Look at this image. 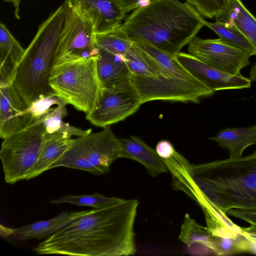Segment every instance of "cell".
<instances>
[{"mask_svg": "<svg viewBox=\"0 0 256 256\" xmlns=\"http://www.w3.org/2000/svg\"><path fill=\"white\" fill-rule=\"evenodd\" d=\"M138 201L118 202L72 222L40 242L37 254L77 256H130L136 252L134 224Z\"/></svg>", "mask_w": 256, "mask_h": 256, "instance_id": "1", "label": "cell"}, {"mask_svg": "<svg viewBox=\"0 0 256 256\" xmlns=\"http://www.w3.org/2000/svg\"><path fill=\"white\" fill-rule=\"evenodd\" d=\"M176 184L200 206H212L226 214L230 209L256 212V150L198 164L186 162Z\"/></svg>", "mask_w": 256, "mask_h": 256, "instance_id": "2", "label": "cell"}, {"mask_svg": "<svg viewBox=\"0 0 256 256\" xmlns=\"http://www.w3.org/2000/svg\"><path fill=\"white\" fill-rule=\"evenodd\" d=\"M204 20L186 2L152 0L126 18L122 28L133 41H142L175 56L196 36Z\"/></svg>", "mask_w": 256, "mask_h": 256, "instance_id": "3", "label": "cell"}, {"mask_svg": "<svg viewBox=\"0 0 256 256\" xmlns=\"http://www.w3.org/2000/svg\"><path fill=\"white\" fill-rule=\"evenodd\" d=\"M67 7L68 0H64L40 25L15 70L12 84L28 106L37 100L56 95L49 80Z\"/></svg>", "mask_w": 256, "mask_h": 256, "instance_id": "4", "label": "cell"}, {"mask_svg": "<svg viewBox=\"0 0 256 256\" xmlns=\"http://www.w3.org/2000/svg\"><path fill=\"white\" fill-rule=\"evenodd\" d=\"M96 58L55 64L49 80L55 94L66 104L88 114L96 106L102 90Z\"/></svg>", "mask_w": 256, "mask_h": 256, "instance_id": "5", "label": "cell"}, {"mask_svg": "<svg viewBox=\"0 0 256 256\" xmlns=\"http://www.w3.org/2000/svg\"><path fill=\"white\" fill-rule=\"evenodd\" d=\"M46 133L42 123L34 124L4 140L0 158L6 183L26 179L38 160Z\"/></svg>", "mask_w": 256, "mask_h": 256, "instance_id": "6", "label": "cell"}, {"mask_svg": "<svg viewBox=\"0 0 256 256\" xmlns=\"http://www.w3.org/2000/svg\"><path fill=\"white\" fill-rule=\"evenodd\" d=\"M96 30L92 21L68 0V7L55 52L54 65L98 57Z\"/></svg>", "mask_w": 256, "mask_h": 256, "instance_id": "7", "label": "cell"}, {"mask_svg": "<svg viewBox=\"0 0 256 256\" xmlns=\"http://www.w3.org/2000/svg\"><path fill=\"white\" fill-rule=\"evenodd\" d=\"M130 80L142 104L154 100L199 103L214 93L197 80L132 76Z\"/></svg>", "mask_w": 256, "mask_h": 256, "instance_id": "8", "label": "cell"}, {"mask_svg": "<svg viewBox=\"0 0 256 256\" xmlns=\"http://www.w3.org/2000/svg\"><path fill=\"white\" fill-rule=\"evenodd\" d=\"M142 104L130 80L113 88L102 89L96 106L86 118L92 124L104 128L124 120Z\"/></svg>", "mask_w": 256, "mask_h": 256, "instance_id": "9", "label": "cell"}, {"mask_svg": "<svg viewBox=\"0 0 256 256\" xmlns=\"http://www.w3.org/2000/svg\"><path fill=\"white\" fill-rule=\"evenodd\" d=\"M190 54L207 64L234 75L248 66L250 55L220 38L203 39L194 36L188 44Z\"/></svg>", "mask_w": 256, "mask_h": 256, "instance_id": "10", "label": "cell"}, {"mask_svg": "<svg viewBox=\"0 0 256 256\" xmlns=\"http://www.w3.org/2000/svg\"><path fill=\"white\" fill-rule=\"evenodd\" d=\"M100 132L72 138V144L82 153L101 174L110 171L112 164L120 158V139L110 126Z\"/></svg>", "mask_w": 256, "mask_h": 256, "instance_id": "11", "label": "cell"}, {"mask_svg": "<svg viewBox=\"0 0 256 256\" xmlns=\"http://www.w3.org/2000/svg\"><path fill=\"white\" fill-rule=\"evenodd\" d=\"M175 58L194 78L214 92L242 90L251 86L250 79L242 74L234 75L224 72L207 64L190 54L180 52Z\"/></svg>", "mask_w": 256, "mask_h": 256, "instance_id": "12", "label": "cell"}, {"mask_svg": "<svg viewBox=\"0 0 256 256\" xmlns=\"http://www.w3.org/2000/svg\"><path fill=\"white\" fill-rule=\"evenodd\" d=\"M28 106L12 84L0 86V136L4 140L34 122Z\"/></svg>", "mask_w": 256, "mask_h": 256, "instance_id": "13", "label": "cell"}, {"mask_svg": "<svg viewBox=\"0 0 256 256\" xmlns=\"http://www.w3.org/2000/svg\"><path fill=\"white\" fill-rule=\"evenodd\" d=\"M70 3L94 23L96 33L122 25L126 14L115 0H69Z\"/></svg>", "mask_w": 256, "mask_h": 256, "instance_id": "14", "label": "cell"}, {"mask_svg": "<svg viewBox=\"0 0 256 256\" xmlns=\"http://www.w3.org/2000/svg\"><path fill=\"white\" fill-rule=\"evenodd\" d=\"M92 211L62 212L54 218L37 222L19 228H10L4 227V236H12L14 238L21 241L31 238H44Z\"/></svg>", "mask_w": 256, "mask_h": 256, "instance_id": "15", "label": "cell"}, {"mask_svg": "<svg viewBox=\"0 0 256 256\" xmlns=\"http://www.w3.org/2000/svg\"><path fill=\"white\" fill-rule=\"evenodd\" d=\"M120 158L131 159L142 164L152 176L166 173L168 168L156 150L147 145L140 138L130 136L120 139Z\"/></svg>", "mask_w": 256, "mask_h": 256, "instance_id": "16", "label": "cell"}, {"mask_svg": "<svg viewBox=\"0 0 256 256\" xmlns=\"http://www.w3.org/2000/svg\"><path fill=\"white\" fill-rule=\"evenodd\" d=\"M97 72L102 89H111L130 80L132 74L124 56L99 48Z\"/></svg>", "mask_w": 256, "mask_h": 256, "instance_id": "17", "label": "cell"}, {"mask_svg": "<svg viewBox=\"0 0 256 256\" xmlns=\"http://www.w3.org/2000/svg\"><path fill=\"white\" fill-rule=\"evenodd\" d=\"M216 22L232 26L256 49V18L241 0H228L226 8L216 16Z\"/></svg>", "mask_w": 256, "mask_h": 256, "instance_id": "18", "label": "cell"}, {"mask_svg": "<svg viewBox=\"0 0 256 256\" xmlns=\"http://www.w3.org/2000/svg\"><path fill=\"white\" fill-rule=\"evenodd\" d=\"M0 86L12 84L15 70L25 52L6 26L0 24Z\"/></svg>", "mask_w": 256, "mask_h": 256, "instance_id": "19", "label": "cell"}, {"mask_svg": "<svg viewBox=\"0 0 256 256\" xmlns=\"http://www.w3.org/2000/svg\"><path fill=\"white\" fill-rule=\"evenodd\" d=\"M72 136L63 134L46 132L38 160L26 180L38 176L56 162L70 146Z\"/></svg>", "mask_w": 256, "mask_h": 256, "instance_id": "20", "label": "cell"}, {"mask_svg": "<svg viewBox=\"0 0 256 256\" xmlns=\"http://www.w3.org/2000/svg\"><path fill=\"white\" fill-rule=\"evenodd\" d=\"M208 139L228 150L229 158L241 157L248 147L256 144V124L246 128H228L222 130L216 136Z\"/></svg>", "mask_w": 256, "mask_h": 256, "instance_id": "21", "label": "cell"}, {"mask_svg": "<svg viewBox=\"0 0 256 256\" xmlns=\"http://www.w3.org/2000/svg\"><path fill=\"white\" fill-rule=\"evenodd\" d=\"M124 57L132 76L172 78L151 56L134 42Z\"/></svg>", "mask_w": 256, "mask_h": 256, "instance_id": "22", "label": "cell"}, {"mask_svg": "<svg viewBox=\"0 0 256 256\" xmlns=\"http://www.w3.org/2000/svg\"><path fill=\"white\" fill-rule=\"evenodd\" d=\"M68 114L66 104L58 106L52 108L48 113L34 124L42 123L48 134L58 133L80 137L92 132L91 128L84 130L65 122L62 119Z\"/></svg>", "mask_w": 256, "mask_h": 256, "instance_id": "23", "label": "cell"}, {"mask_svg": "<svg viewBox=\"0 0 256 256\" xmlns=\"http://www.w3.org/2000/svg\"><path fill=\"white\" fill-rule=\"evenodd\" d=\"M134 43L151 56L172 78L196 80L180 64L175 56H172L151 44L142 41Z\"/></svg>", "mask_w": 256, "mask_h": 256, "instance_id": "24", "label": "cell"}, {"mask_svg": "<svg viewBox=\"0 0 256 256\" xmlns=\"http://www.w3.org/2000/svg\"><path fill=\"white\" fill-rule=\"evenodd\" d=\"M97 47L108 52L124 56L134 42L122 28V26L110 30L96 33Z\"/></svg>", "mask_w": 256, "mask_h": 256, "instance_id": "25", "label": "cell"}, {"mask_svg": "<svg viewBox=\"0 0 256 256\" xmlns=\"http://www.w3.org/2000/svg\"><path fill=\"white\" fill-rule=\"evenodd\" d=\"M178 239L186 246L194 243L205 244L210 247L216 254L214 236L208 228L198 224L188 214L185 216Z\"/></svg>", "mask_w": 256, "mask_h": 256, "instance_id": "26", "label": "cell"}, {"mask_svg": "<svg viewBox=\"0 0 256 256\" xmlns=\"http://www.w3.org/2000/svg\"><path fill=\"white\" fill-rule=\"evenodd\" d=\"M206 26L214 31L219 38L247 52L250 56H256V49L252 44L237 30L222 23L204 22Z\"/></svg>", "mask_w": 256, "mask_h": 256, "instance_id": "27", "label": "cell"}, {"mask_svg": "<svg viewBox=\"0 0 256 256\" xmlns=\"http://www.w3.org/2000/svg\"><path fill=\"white\" fill-rule=\"evenodd\" d=\"M122 198L117 197H107L98 193L92 194L67 195L58 199L51 200L52 204H70L80 206H92L100 209L112 206Z\"/></svg>", "mask_w": 256, "mask_h": 256, "instance_id": "28", "label": "cell"}, {"mask_svg": "<svg viewBox=\"0 0 256 256\" xmlns=\"http://www.w3.org/2000/svg\"><path fill=\"white\" fill-rule=\"evenodd\" d=\"M58 166L79 169L95 174H101L85 156L72 144V142L66 151L56 162L50 166L49 170Z\"/></svg>", "mask_w": 256, "mask_h": 256, "instance_id": "29", "label": "cell"}, {"mask_svg": "<svg viewBox=\"0 0 256 256\" xmlns=\"http://www.w3.org/2000/svg\"><path fill=\"white\" fill-rule=\"evenodd\" d=\"M202 17L212 18L226 7L228 0H185Z\"/></svg>", "mask_w": 256, "mask_h": 256, "instance_id": "30", "label": "cell"}, {"mask_svg": "<svg viewBox=\"0 0 256 256\" xmlns=\"http://www.w3.org/2000/svg\"><path fill=\"white\" fill-rule=\"evenodd\" d=\"M66 104L56 95L44 97L32 102L28 106V110L32 114L34 122H37L48 113L54 105L60 106Z\"/></svg>", "mask_w": 256, "mask_h": 256, "instance_id": "31", "label": "cell"}, {"mask_svg": "<svg viewBox=\"0 0 256 256\" xmlns=\"http://www.w3.org/2000/svg\"><path fill=\"white\" fill-rule=\"evenodd\" d=\"M156 151L162 160L171 158L176 152L173 144L168 140L159 141L156 145Z\"/></svg>", "mask_w": 256, "mask_h": 256, "instance_id": "32", "label": "cell"}, {"mask_svg": "<svg viewBox=\"0 0 256 256\" xmlns=\"http://www.w3.org/2000/svg\"><path fill=\"white\" fill-rule=\"evenodd\" d=\"M186 251L188 253L192 255H216L214 251L210 247L200 243H194L187 246Z\"/></svg>", "mask_w": 256, "mask_h": 256, "instance_id": "33", "label": "cell"}, {"mask_svg": "<svg viewBox=\"0 0 256 256\" xmlns=\"http://www.w3.org/2000/svg\"><path fill=\"white\" fill-rule=\"evenodd\" d=\"M123 12L126 14L137 8L138 0H115Z\"/></svg>", "mask_w": 256, "mask_h": 256, "instance_id": "34", "label": "cell"}, {"mask_svg": "<svg viewBox=\"0 0 256 256\" xmlns=\"http://www.w3.org/2000/svg\"><path fill=\"white\" fill-rule=\"evenodd\" d=\"M4 2H12L14 6V16L15 17L18 19L20 20V17L19 15V12H20V8H19V6L20 2L21 0H3Z\"/></svg>", "mask_w": 256, "mask_h": 256, "instance_id": "35", "label": "cell"}, {"mask_svg": "<svg viewBox=\"0 0 256 256\" xmlns=\"http://www.w3.org/2000/svg\"><path fill=\"white\" fill-rule=\"evenodd\" d=\"M249 78L252 82H256V62L250 68L249 74Z\"/></svg>", "mask_w": 256, "mask_h": 256, "instance_id": "36", "label": "cell"}, {"mask_svg": "<svg viewBox=\"0 0 256 256\" xmlns=\"http://www.w3.org/2000/svg\"><path fill=\"white\" fill-rule=\"evenodd\" d=\"M248 252L256 254V242L248 240Z\"/></svg>", "mask_w": 256, "mask_h": 256, "instance_id": "37", "label": "cell"}, {"mask_svg": "<svg viewBox=\"0 0 256 256\" xmlns=\"http://www.w3.org/2000/svg\"><path fill=\"white\" fill-rule=\"evenodd\" d=\"M242 234L248 239L256 242V232H248L242 230Z\"/></svg>", "mask_w": 256, "mask_h": 256, "instance_id": "38", "label": "cell"}, {"mask_svg": "<svg viewBox=\"0 0 256 256\" xmlns=\"http://www.w3.org/2000/svg\"><path fill=\"white\" fill-rule=\"evenodd\" d=\"M151 2L152 0H138L136 3L137 8L148 6Z\"/></svg>", "mask_w": 256, "mask_h": 256, "instance_id": "39", "label": "cell"}]
</instances>
